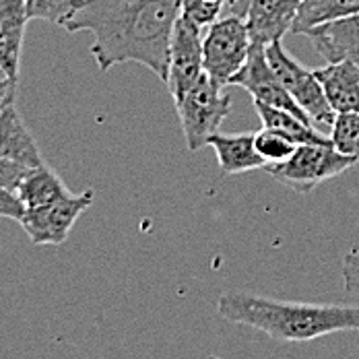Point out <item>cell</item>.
Wrapping results in <instances>:
<instances>
[{
	"label": "cell",
	"mask_w": 359,
	"mask_h": 359,
	"mask_svg": "<svg viewBox=\"0 0 359 359\" xmlns=\"http://www.w3.org/2000/svg\"><path fill=\"white\" fill-rule=\"evenodd\" d=\"M225 8V4L213 0H180V15L198 25L201 29H207L217 19H221V13Z\"/></svg>",
	"instance_id": "7402d4cb"
},
{
	"label": "cell",
	"mask_w": 359,
	"mask_h": 359,
	"mask_svg": "<svg viewBox=\"0 0 359 359\" xmlns=\"http://www.w3.org/2000/svg\"><path fill=\"white\" fill-rule=\"evenodd\" d=\"M27 21L29 15L25 0H0V65L17 81Z\"/></svg>",
	"instance_id": "7c38bea8"
},
{
	"label": "cell",
	"mask_w": 359,
	"mask_h": 359,
	"mask_svg": "<svg viewBox=\"0 0 359 359\" xmlns=\"http://www.w3.org/2000/svg\"><path fill=\"white\" fill-rule=\"evenodd\" d=\"M23 213H25V205L21 203L17 192L0 186V219L19 221L23 217Z\"/></svg>",
	"instance_id": "d4e9b609"
},
{
	"label": "cell",
	"mask_w": 359,
	"mask_h": 359,
	"mask_svg": "<svg viewBox=\"0 0 359 359\" xmlns=\"http://www.w3.org/2000/svg\"><path fill=\"white\" fill-rule=\"evenodd\" d=\"M178 17L180 0H85L65 29L93 36L89 50L102 72L137 62L165 83Z\"/></svg>",
	"instance_id": "6da1fadb"
},
{
	"label": "cell",
	"mask_w": 359,
	"mask_h": 359,
	"mask_svg": "<svg viewBox=\"0 0 359 359\" xmlns=\"http://www.w3.org/2000/svg\"><path fill=\"white\" fill-rule=\"evenodd\" d=\"M254 144L258 155L266 161V165H275V163H283L291 157V153L295 151L297 144L291 143L287 137L262 128L260 133H254Z\"/></svg>",
	"instance_id": "44dd1931"
},
{
	"label": "cell",
	"mask_w": 359,
	"mask_h": 359,
	"mask_svg": "<svg viewBox=\"0 0 359 359\" xmlns=\"http://www.w3.org/2000/svg\"><path fill=\"white\" fill-rule=\"evenodd\" d=\"M93 190H83L52 205L25 209L19 225L36 246H60L69 240L76 219L93 205Z\"/></svg>",
	"instance_id": "52a82bcc"
},
{
	"label": "cell",
	"mask_w": 359,
	"mask_h": 359,
	"mask_svg": "<svg viewBox=\"0 0 359 359\" xmlns=\"http://www.w3.org/2000/svg\"><path fill=\"white\" fill-rule=\"evenodd\" d=\"M32 168H25V165H19L11 159H4L0 157V186L2 188H8L13 192H17L21 180L25 178V174L29 172Z\"/></svg>",
	"instance_id": "cb8c5ba5"
},
{
	"label": "cell",
	"mask_w": 359,
	"mask_h": 359,
	"mask_svg": "<svg viewBox=\"0 0 359 359\" xmlns=\"http://www.w3.org/2000/svg\"><path fill=\"white\" fill-rule=\"evenodd\" d=\"M264 54H266L271 69L281 79L283 87L287 89L293 102L306 111L310 122L332 128L337 111L330 108L316 72L304 69L293 56H289V52L283 48L281 41H273L264 46Z\"/></svg>",
	"instance_id": "8992f818"
},
{
	"label": "cell",
	"mask_w": 359,
	"mask_h": 359,
	"mask_svg": "<svg viewBox=\"0 0 359 359\" xmlns=\"http://www.w3.org/2000/svg\"><path fill=\"white\" fill-rule=\"evenodd\" d=\"M0 157L25 168H37L43 163L36 137L25 126L15 106L0 111Z\"/></svg>",
	"instance_id": "5bb4252c"
},
{
	"label": "cell",
	"mask_w": 359,
	"mask_h": 359,
	"mask_svg": "<svg viewBox=\"0 0 359 359\" xmlns=\"http://www.w3.org/2000/svg\"><path fill=\"white\" fill-rule=\"evenodd\" d=\"M29 21H46L65 27L74 13L85 4V0H25Z\"/></svg>",
	"instance_id": "d6986e66"
},
{
	"label": "cell",
	"mask_w": 359,
	"mask_h": 359,
	"mask_svg": "<svg viewBox=\"0 0 359 359\" xmlns=\"http://www.w3.org/2000/svg\"><path fill=\"white\" fill-rule=\"evenodd\" d=\"M207 144L213 147L217 161H219V170L225 176L246 174V172L266 168V161L256 151L254 133H242V135L215 133L213 137H209Z\"/></svg>",
	"instance_id": "9a60e30c"
},
{
	"label": "cell",
	"mask_w": 359,
	"mask_h": 359,
	"mask_svg": "<svg viewBox=\"0 0 359 359\" xmlns=\"http://www.w3.org/2000/svg\"><path fill=\"white\" fill-rule=\"evenodd\" d=\"M341 275H343V287L345 295L359 304V250L347 252L341 262Z\"/></svg>",
	"instance_id": "603a6c76"
},
{
	"label": "cell",
	"mask_w": 359,
	"mask_h": 359,
	"mask_svg": "<svg viewBox=\"0 0 359 359\" xmlns=\"http://www.w3.org/2000/svg\"><path fill=\"white\" fill-rule=\"evenodd\" d=\"M254 108H256V114H258V118L262 122V128H269V130H275V133L287 137L291 143L332 144L330 137L326 139L310 122L302 120L299 116H295L291 111L271 108V106H264V104H258V102H254Z\"/></svg>",
	"instance_id": "e0dca14e"
},
{
	"label": "cell",
	"mask_w": 359,
	"mask_h": 359,
	"mask_svg": "<svg viewBox=\"0 0 359 359\" xmlns=\"http://www.w3.org/2000/svg\"><path fill=\"white\" fill-rule=\"evenodd\" d=\"M358 163L355 157L339 153L332 144H297L287 161L266 165L264 170L283 186L299 194L312 192L316 186L345 174Z\"/></svg>",
	"instance_id": "5b68a950"
},
{
	"label": "cell",
	"mask_w": 359,
	"mask_h": 359,
	"mask_svg": "<svg viewBox=\"0 0 359 359\" xmlns=\"http://www.w3.org/2000/svg\"><path fill=\"white\" fill-rule=\"evenodd\" d=\"M304 0H250L244 15L252 43L269 46L291 34Z\"/></svg>",
	"instance_id": "30bf717a"
},
{
	"label": "cell",
	"mask_w": 359,
	"mask_h": 359,
	"mask_svg": "<svg viewBox=\"0 0 359 359\" xmlns=\"http://www.w3.org/2000/svg\"><path fill=\"white\" fill-rule=\"evenodd\" d=\"M17 87H19V81L13 79L6 72V69L0 65V111H4L6 108H11V106H15Z\"/></svg>",
	"instance_id": "484cf974"
},
{
	"label": "cell",
	"mask_w": 359,
	"mask_h": 359,
	"mask_svg": "<svg viewBox=\"0 0 359 359\" xmlns=\"http://www.w3.org/2000/svg\"><path fill=\"white\" fill-rule=\"evenodd\" d=\"M72 192L67 188L62 178L46 163L32 168L25 178L21 180L17 188V196L25 205V209H36L43 205H52L56 201H62L71 196Z\"/></svg>",
	"instance_id": "2e32d148"
},
{
	"label": "cell",
	"mask_w": 359,
	"mask_h": 359,
	"mask_svg": "<svg viewBox=\"0 0 359 359\" xmlns=\"http://www.w3.org/2000/svg\"><path fill=\"white\" fill-rule=\"evenodd\" d=\"M304 36L328 65L345 60L359 65V13L316 25Z\"/></svg>",
	"instance_id": "8fae6325"
},
{
	"label": "cell",
	"mask_w": 359,
	"mask_h": 359,
	"mask_svg": "<svg viewBox=\"0 0 359 359\" xmlns=\"http://www.w3.org/2000/svg\"><path fill=\"white\" fill-rule=\"evenodd\" d=\"M217 314L225 323L264 332L277 343H308L334 332H359V304H306L227 291L217 302Z\"/></svg>",
	"instance_id": "7a4b0ae2"
},
{
	"label": "cell",
	"mask_w": 359,
	"mask_h": 359,
	"mask_svg": "<svg viewBox=\"0 0 359 359\" xmlns=\"http://www.w3.org/2000/svg\"><path fill=\"white\" fill-rule=\"evenodd\" d=\"M330 130L332 147L359 161V114H337Z\"/></svg>",
	"instance_id": "ffe728a7"
},
{
	"label": "cell",
	"mask_w": 359,
	"mask_h": 359,
	"mask_svg": "<svg viewBox=\"0 0 359 359\" xmlns=\"http://www.w3.org/2000/svg\"><path fill=\"white\" fill-rule=\"evenodd\" d=\"M248 6H250V0H231L229 6H227V11H229V15L244 17L246 11H248Z\"/></svg>",
	"instance_id": "4316f807"
},
{
	"label": "cell",
	"mask_w": 359,
	"mask_h": 359,
	"mask_svg": "<svg viewBox=\"0 0 359 359\" xmlns=\"http://www.w3.org/2000/svg\"><path fill=\"white\" fill-rule=\"evenodd\" d=\"M231 85L246 89L254 97V102H258V104H264V106H271V108L285 109V111H291V114L299 116L302 120L310 122L306 111L293 102V97L289 95V91L283 87L281 79L271 69V65L266 60V54H264V46L252 43L248 62L244 65L242 71L233 76Z\"/></svg>",
	"instance_id": "9c48e42d"
},
{
	"label": "cell",
	"mask_w": 359,
	"mask_h": 359,
	"mask_svg": "<svg viewBox=\"0 0 359 359\" xmlns=\"http://www.w3.org/2000/svg\"><path fill=\"white\" fill-rule=\"evenodd\" d=\"M223 89L203 74L182 97L174 100L188 151L196 153L207 147L209 137L219 133L221 122L229 116L231 97Z\"/></svg>",
	"instance_id": "3957f363"
},
{
	"label": "cell",
	"mask_w": 359,
	"mask_h": 359,
	"mask_svg": "<svg viewBox=\"0 0 359 359\" xmlns=\"http://www.w3.org/2000/svg\"><path fill=\"white\" fill-rule=\"evenodd\" d=\"M316 76L337 114H359V65L345 60L318 69Z\"/></svg>",
	"instance_id": "4fadbf2b"
},
{
	"label": "cell",
	"mask_w": 359,
	"mask_h": 359,
	"mask_svg": "<svg viewBox=\"0 0 359 359\" xmlns=\"http://www.w3.org/2000/svg\"><path fill=\"white\" fill-rule=\"evenodd\" d=\"M355 13H359V0H304L291 27V34L304 36L316 25L337 21Z\"/></svg>",
	"instance_id": "ac0fdd59"
},
{
	"label": "cell",
	"mask_w": 359,
	"mask_h": 359,
	"mask_svg": "<svg viewBox=\"0 0 359 359\" xmlns=\"http://www.w3.org/2000/svg\"><path fill=\"white\" fill-rule=\"evenodd\" d=\"M252 39L244 17L227 15L207 27L203 36V69L221 87H229L250 56Z\"/></svg>",
	"instance_id": "277c9868"
},
{
	"label": "cell",
	"mask_w": 359,
	"mask_h": 359,
	"mask_svg": "<svg viewBox=\"0 0 359 359\" xmlns=\"http://www.w3.org/2000/svg\"><path fill=\"white\" fill-rule=\"evenodd\" d=\"M203 74V29L180 15L172 32L165 79L172 97H182Z\"/></svg>",
	"instance_id": "ba28073f"
}]
</instances>
